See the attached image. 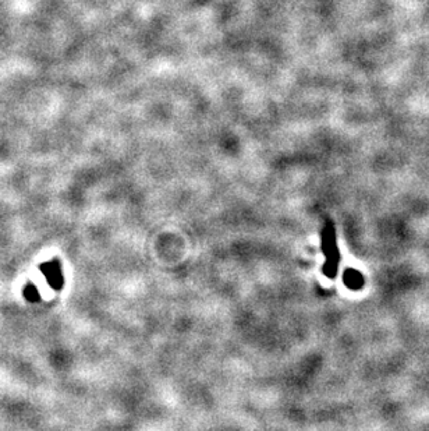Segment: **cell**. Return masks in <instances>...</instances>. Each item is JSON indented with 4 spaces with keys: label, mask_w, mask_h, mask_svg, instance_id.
I'll use <instances>...</instances> for the list:
<instances>
[{
    "label": "cell",
    "mask_w": 429,
    "mask_h": 431,
    "mask_svg": "<svg viewBox=\"0 0 429 431\" xmlns=\"http://www.w3.org/2000/svg\"><path fill=\"white\" fill-rule=\"evenodd\" d=\"M322 243L323 252L326 256V263H325V274L329 278H333L337 274V264H339V250L336 246V233L332 225H326V228L323 229L322 233Z\"/></svg>",
    "instance_id": "cell-1"
},
{
    "label": "cell",
    "mask_w": 429,
    "mask_h": 431,
    "mask_svg": "<svg viewBox=\"0 0 429 431\" xmlns=\"http://www.w3.org/2000/svg\"><path fill=\"white\" fill-rule=\"evenodd\" d=\"M45 275L48 276L49 279V283L55 288H60L61 286V274H60V268H59V264H45L44 267Z\"/></svg>",
    "instance_id": "cell-2"
},
{
    "label": "cell",
    "mask_w": 429,
    "mask_h": 431,
    "mask_svg": "<svg viewBox=\"0 0 429 431\" xmlns=\"http://www.w3.org/2000/svg\"><path fill=\"white\" fill-rule=\"evenodd\" d=\"M344 280L351 289H361L364 285V278L360 272H357L354 269H348L344 275Z\"/></svg>",
    "instance_id": "cell-3"
},
{
    "label": "cell",
    "mask_w": 429,
    "mask_h": 431,
    "mask_svg": "<svg viewBox=\"0 0 429 431\" xmlns=\"http://www.w3.org/2000/svg\"><path fill=\"white\" fill-rule=\"evenodd\" d=\"M25 295H27L28 299H31V300H33V299L36 297V291L33 289L32 286H29V289H27V292H25Z\"/></svg>",
    "instance_id": "cell-4"
}]
</instances>
